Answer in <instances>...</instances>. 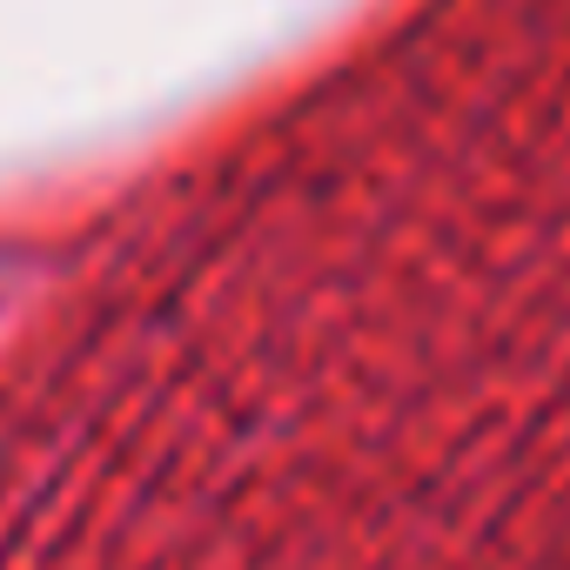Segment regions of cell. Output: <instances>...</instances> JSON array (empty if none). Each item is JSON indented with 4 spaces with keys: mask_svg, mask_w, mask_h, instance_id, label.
Listing matches in <instances>:
<instances>
[{
    "mask_svg": "<svg viewBox=\"0 0 570 570\" xmlns=\"http://www.w3.org/2000/svg\"><path fill=\"white\" fill-rule=\"evenodd\" d=\"M537 14V61H543V108H550V155L570 215V0H530Z\"/></svg>",
    "mask_w": 570,
    "mask_h": 570,
    "instance_id": "obj_1",
    "label": "cell"
}]
</instances>
